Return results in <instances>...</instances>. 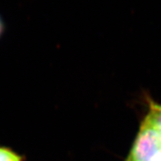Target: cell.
<instances>
[{
  "mask_svg": "<svg viewBox=\"0 0 161 161\" xmlns=\"http://www.w3.org/2000/svg\"><path fill=\"white\" fill-rule=\"evenodd\" d=\"M127 161H129V159H128V160H127Z\"/></svg>",
  "mask_w": 161,
  "mask_h": 161,
  "instance_id": "8992f818",
  "label": "cell"
},
{
  "mask_svg": "<svg viewBox=\"0 0 161 161\" xmlns=\"http://www.w3.org/2000/svg\"><path fill=\"white\" fill-rule=\"evenodd\" d=\"M3 29H4V25H3V20L0 17V36L2 35L3 32Z\"/></svg>",
  "mask_w": 161,
  "mask_h": 161,
  "instance_id": "277c9868",
  "label": "cell"
},
{
  "mask_svg": "<svg viewBox=\"0 0 161 161\" xmlns=\"http://www.w3.org/2000/svg\"><path fill=\"white\" fill-rule=\"evenodd\" d=\"M152 161H161V152L159 154H158L153 159Z\"/></svg>",
  "mask_w": 161,
  "mask_h": 161,
  "instance_id": "5b68a950",
  "label": "cell"
},
{
  "mask_svg": "<svg viewBox=\"0 0 161 161\" xmlns=\"http://www.w3.org/2000/svg\"><path fill=\"white\" fill-rule=\"evenodd\" d=\"M0 161H23V158L10 148L0 147Z\"/></svg>",
  "mask_w": 161,
  "mask_h": 161,
  "instance_id": "3957f363",
  "label": "cell"
},
{
  "mask_svg": "<svg viewBox=\"0 0 161 161\" xmlns=\"http://www.w3.org/2000/svg\"><path fill=\"white\" fill-rule=\"evenodd\" d=\"M160 152L161 133L145 119L131 150L129 160L152 161Z\"/></svg>",
  "mask_w": 161,
  "mask_h": 161,
  "instance_id": "6da1fadb",
  "label": "cell"
},
{
  "mask_svg": "<svg viewBox=\"0 0 161 161\" xmlns=\"http://www.w3.org/2000/svg\"><path fill=\"white\" fill-rule=\"evenodd\" d=\"M146 119L161 133V105L150 102V110Z\"/></svg>",
  "mask_w": 161,
  "mask_h": 161,
  "instance_id": "7a4b0ae2",
  "label": "cell"
}]
</instances>
